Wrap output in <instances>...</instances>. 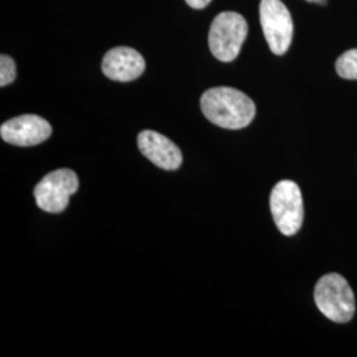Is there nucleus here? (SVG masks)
I'll return each instance as SVG.
<instances>
[{
    "instance_id": "f257e3e1",
    "label": "nucleus",
    "mask_w": 357,
    "mask_h": 357,
    "mask_svg": "<svg viewBox=\"0 0 357 357\" xmlns=\"http://www.w3.org/2000/svg\"><path fill=\"white\" fill-rule=\"evenodd\" d=\"M202 112L218 128L240 130L252 123L255 105L245 93L234 88L218 86L206 90L200 100Z\"/></svg>"
},
{
    "instance_id": "f03ea898",
    "label": "nucleus",
    "mask_w": 357,
    "mask_h": 357,
    "mask_svg": "<svg viewBox=\"0 0 357 357\" xmlns=\"http://www.w3.org/2000/svg\"><path fill=\"white\" fill-rule=\"evenodd\" d=\"M314 296L320 312L332 321L347 323L354 318L355 295L342 275L335 273L323 275L317 283Z\"/></svg>"
},
{
    "instance_id": "7ed1b4c3",
    "label": "nucleus",
    "mask_w": 357,
    "mask_h": 357,
    "mask_svg": "<svg viewBox=\"0 0 357 357\" xmlns=\"http://www.w3.org/2000/svg\"><path fill=\"white\" fill-rule=\"evenodd\" d=\"M248 23L243 15L233 11L218 13L209 28V50L217 60L230 63L240 54L248 36Z\"/></svg>"
},
{
    "instance_id": "20e7f679",
    "label": "nucleus",
    "mask_w": 357,
    "mask_h": 357,
    "mask_svg": "<svg viewBox=\"0 0 357 357\" xmlns=\"http://www.w3.org/2000/svg\"><path fill=\"white\" fill-rule=\"evenodd\" d=\"M270 211L282 234L294 236L303 224V199L296 183L282 180L270 195Z\"/></svg>"
},
{
    "instance_id": "39448f33",
    "label": "nucleus",
    "mask_w": 357,
    "mask_h": 357,
    "mask_svg": "<svg viewBox=\"0 0 357 357\" xmlns=\"http://www.w3.org/2000/svg\"><path fill=\"white\" fill-rule=\"evenodd\" d=\"M259 20L270 51L277 56L284 54L294 35L293 17L287 7L282 0H261Z\"/></svg>"
},
{
    "instance_id": "423d86ee",
    "label": "nucleus",
    "mask_w": 357,
    "mask_h": 357,
    "mask_svg": "<svg viewBox=\"0 0 357 357\" xmlns=\"http://www.w3.org/2000/svg\"><path fill=\"white\" fill-rule=\"evenodd\" d=\"M78 187L79 181L72 169H56L41 178L35 187L36 204L48 213H61Z\"/></svg>"
},
{
    "instance_id": "0eeeda50",
    "label": "nucleus",
    "mask_w": 357,
    "mask_h": 357,
    "mask_svg": "<svg viewBox=\"0 0 357 357\" xmlns=\"http://www.w3.org/2000/svg\"><path fill=\"white\" fill-rule=\"evenodd\" d=\"M52 134V126L38 115L26 114L4 122L0 128L3 141L20 147L36 146L47 141Z\"/></svg>"
},
{
    "instance_id": "6e6552de",
    "label": "nucleus",
    "mask_w": 357,
    "mask_h": 357,
    "mask_svg": "<svg viewBox=\"0 0 357 357\" xmlns=\"http://www.w3.org/2000/svg\"><path fill=\"white\" fill-rule=\"evenodd\" d=\"M138 147L141 153L159 168L175 171L181 166L183 155L180 149L174 142L156 131H142L138 135Z\"/></svg>"
},
{
    "instance_id": "1a4fd4ad",
    "label": "nucleus",
    "mask_w": 357,
    "mask_h": 357,
    "mask_svg": "<svg viewBox=\"0 0 357 357\" xmlns=\"http://www.w3.org/2000/svg\"><path fill=\"white\" fill-rule=\"evenodd\" d=\"M146 61L141 53L128 47H116L103 56L102 72L113 81L128 82L143 75Z\"/></svg>"
},
{
    "instance_id": "9d476101",
    "label": "nucleus",
    "mask_w": 357,
    "mask_h": 357,
    "mask_svg": "<svg viewBox=\"0 0 357 357\" xmlns=\"http://www.w3.org/2000/svg\"><path fill=\"white\" fill-rule=\"evenodd\" d=\"M336 72L345 79H357V48L344 52L337 59Z\"/></svg>"
},
{
    "instance_id": "9b49d317",
    "label": "nucleus",
    "mask_w": 357,
    "mask_h": 357,
    "mask_svg": "<svg viewBox=\"0 0 357 357\" xmlns=\"http://www.w3.org/2000/svg\"><path fill=\"white\" fill-rule=\"evenodd\" d=\"M16 78V64L7 54L0 56V86L4 88L13 84Z\"/></svg>"
},
{
    "instance_id": "f8f14e48",
    "label": "nucleus",
    "mask_w": 357,
    "mask_h": 357,
    "mask_svg": "<svg viewBox=\"0 0 357 357\" xmlns=\"http://www.w3.org/2000/svg\"><path fill=\"white\" fill-rule=\"evenodd\" d=\"M212 0H185V3L193 10H203Z\"/></svg>"
},
{
    "instance_id": "ddd939ff",
    "label": "nucleus",
    "mask_w": 357,
    "mask_h": 357,
    "mask_svg": "<svg viewBox=\"0 0 357 357\" xmlns=\"http://www.w3.org/2000/svg\"><path fill=\"white\" fill-rule=\"evenodd\" d=\"M306 1H310V3H318V4H326V3H327V0H306Z\"/></svg>"
}]
</instances>
